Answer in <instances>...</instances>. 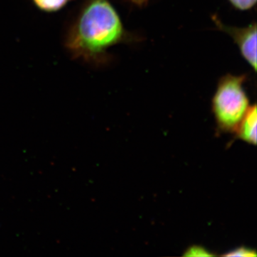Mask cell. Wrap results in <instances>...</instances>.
<instances>
[{
	"mask_svg": "<svg viewBox=\"0 0 257 257\" xmlns=\"http://www.w3.org/2000/svg\"><path fill=\"white\" fill-rule=\"evenodd\" d=\"M225 256H256V253L251 248L240 247L224 254Z\"/></svg>",
	"mask_w": 257,
	"mask_h": 257,
	"instance_id": "obj_8",
	"label": "cell"
},
{
	"mask_svg": "<svg viewBox=\"0 0 257 257\" xmlns=\"http://www.w3.org/2000/svg\"><path fill=\"white\" fill-rule=\"evenodd\" d=\"M228 1L236 10L247 11L252 9L256 5L257 0H228Z\"/></svg>",
	"mask_w": 257,
	"mask_h": 257,
	"instance_id": "obj_6",
	"label": "cell"
},
{
	"mask_svg": "<svg viewBox=\"0 0 257 257\" xmlns=\"http://www.w3.org/2000/svg\"><path fill=\"white\" fill-rule=\"evenodd\" d=\"M128 1L131 2L133 4L138 5V6H142V5L148 3L149 0H128Z\"/></svg>",
	"mask_w": 257,
	"mask_h": 257,
	"instance_id": "obj_9",
	"label": "cell"
},
{
	"mask_svg": "<svg viewBox=\"0 0 257 257\" xmlns=\"http://www.w3.org/2000/svg\"><path fill=\"white\" fill-rule=\"evenodd\" d=\"M256 104L250 106L236 132L240 140L253 145H256Z\"/></svg>",
	"mask_w": 257,
	"mask_h": 257,
	"instance_id": "obj_4",
	"label": "cell"
},
{
	"mask_svg": "<svg viewBox=\"0 0 257 257\" xmlns=\"http://www.w3.org/2000/svg\"><path fill=\"white\" fill-rule=\"evenodd\" d=\"M131 40L121 18L108 0H87L71 25L65 39L75 58L98 62L111 47Z\"/></svg>",
	"mask_w": 257,
	"mask_h": 257,
	"instance_id": "obj_1",
	"label": "cell"
},
{
	"mask_svg": "<svg viewBox=\"0 0 257 257\" xmlns=\"http://www.w3.org/2000/svg\"><path fill=\"white\" fill-rule=\"evenodd\" d=\"M216 28L228 34L238 47L241 57L254 72L256 71V23L249 24L243 28L228 26L221 23L216 16L212 17Z\"/></svg>",
	"mask_w": 257,
	"mask_h": 257,
	"instance_id": "obj_3",
	"label": "cell"
},
{
	"mask_svg": "<svg viewBox=\"0 0 257 257\" xmlns=\"http://www.w3.org/2000/svg\"><path fill=\"white\" fill-rule=\"evenodd\" d=\"M39 9L47 13H54L63 8L69 0H32Z\"/></svg>",
	"mask_w": 257,
	"mask_h": 257,
	"instance_id": "obj_5",
	"label": "cell"
},
{
	"mask_svg": "<svg viewBox=\"0 0 257 257\" xmlns=\"http://www.w3.org/2000/svg\"><path fill=\"white\" fill-rule=\"evenodd\" d=\"M246 76L227 74L219 82L211 101L216 124L224 133H236L250 107L243 84Z\"/></svg>",
	"mask_w": 257,
	"mask_h": 257,
	"instance_id": "obj_2",
	"label": "cell"
},
{
	"mask_svg": "<svg viewBox=\"0 0 257 257\" xmlns=\"http://www.w3.org/2000/svg\"><path fill=\"white\" fill-rule=\"evenodd\" d=\"M184 256H213L212 254L209 251L206 249L205 248L200 246H192L189 247L186 251Z\"/></svg>",
	"mask_w": 257,
	"mask_h": 257,
	"instance_id": "obj_7",
	"label": "cell"
}]
</instances>
